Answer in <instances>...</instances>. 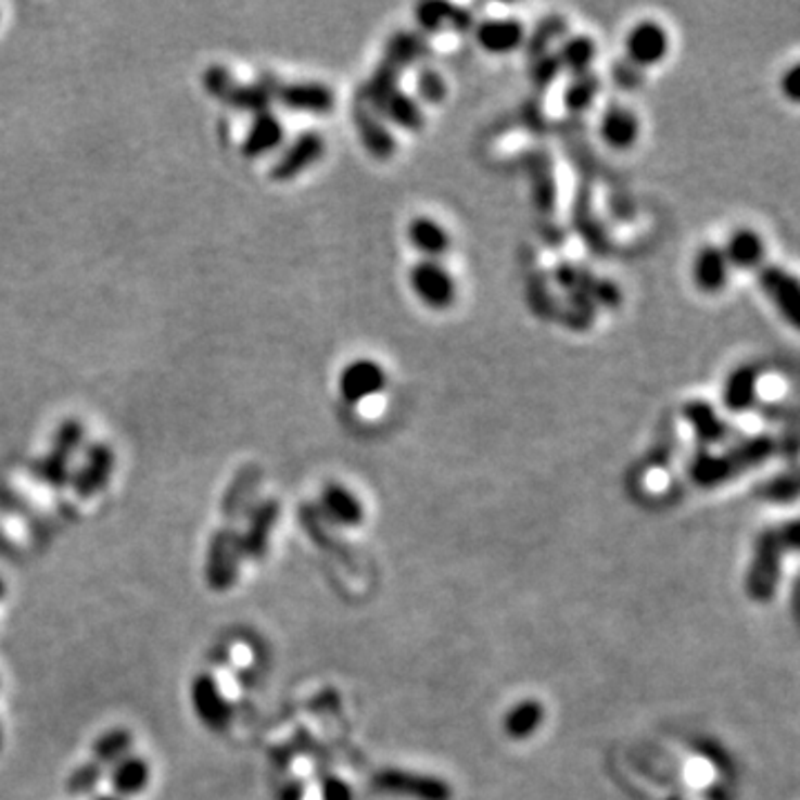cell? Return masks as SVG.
<instances>
[{"instance_id":"obj_17","label":"cell","mask_w":800,"mask_h":800,"mask_svg":"<svg viewBox=\"0 0 800 800\" xmlns=\"http://www.w3.org/2000/svg\"><path fill=\"white\" fill-rule=\"evenodd\" d=\"M292 105L296 110H303V112H312V114H327L332 112L334 107V91L325 87V85H299V87H292Z\"/></svg>"},{"instance_id":"obj_3","label":"cell","mask_w":800,"mask_h":800,"mask_svg":"<svg viewBox=\"0 0 800 800\" xmlns=\"http://www.w3.org/2000/svg\"><path fill=\"white\" fill-rule=\"evenodd\" d=\"M757 282L780 318L800 332V278L776 263H763L757 269Z\"/></svg>"},{"instance_id":"obj_16","label":"cell","mask_w":800,"mask_h":800,"mask_svg":"<svg viewBox=\"0 0 800 800\" xmlns=\"http://www.w3.org/2000/svg\"><path fill=\"white\" fill-rule=\"evenodd\" d=\"M131 745H134V738L127 729L105 732L97 740V745H93V763H99L101 767H114L118 761L129 757Z\"/></svg>"},{"instance_id":"obj_14","label":"cell","mask_w":800,"mask_h":800,"mask_svg":"<svg viewBox=\"0 0 800 800\" xmlns=\"http://www.w3.org/2000/svg\"><path fill=\"white\" fill-rule=\"evenodd\" d=\"M152 778V770L150 763L140 757H125L123 761H118L112 772H110V783L116 796L120 798H131L138 796L140 791H145Z\"/></svg>"},{"instance_id":"obj_12","label":"cell","mask_w":800,"mask_h":800,"mask_svg":"<svg viewBox=\"0 0 800 800\" xmlns=\"http://www.w3.org/2000/svg\"><path fill=\"white\" fill-rule=\"evenodd\" d=\"M729 267L742 271H757L765 263V241L754 229H736L723 247Z\"/></svg>"},{"instance_id":"obj_19","label":"cell","mask_w":800,"mask_h":800,"mask_svg":"<svg viewBox=\"0 0 800 800\" xmlns=\"http://www.w3.org/2000/svg\"><path fill=\"white\" fill-rule=\"evenodd\" d=\"M598 89H600V82L592 72L583 76H574L568 91H564V107H568L570 112H585L587 107H592L594 99L598 97Z\"/></svg>"},{"instance_id":"obj_2","label":"cell","mask_w":800,"mask_h":800,"mask_svg":"<svg viewBox=\"0 0 800 800\" xmlns=\"http://www.w3.org/2000/svg\"><path fill=\"white\" fill-rule=\"evenodd\" d=\"M407 280L411 294L422 307L432 312H447L458 299V282L441 261H416L407 274Z\"/></svg>"},{"instance_id":"obj_15","label":"cell","mask_w":800,"mask_h":800,"mask_svg":"<svg viewBox=\"0 0 800 800\" xmlns=\"http://www.w3.org/2000/svg\"><path fill=\"white\" fill-rule=\"evenodd\" d=\"M596 56H598L596 40L587 34H576L562 42V47L556 54V61L560 67L570 69V74L583 76V74H589L592 65L596 63Z\"/></svg>"},{"instance_id":"obj_4","label":"cell","mask_w":800,"mask_h":800,"mask_svg":"<svg viewBox=\"0 0 800 800\" xmlns=\"http://www.w3.org/2000/svg\"><path fill=\"white\" fill-rule=\"evenodd\" d=\"M672 50V38L663 23L638 21L625 36V59L640 72L661 65Z\"/></svg>"},{"instance_id":"obj_25","label":"cell","mask_w":800,"mask_h":800,"mask_svg":"<svg viewBox=\"0 0 800 800\" xmlns=\"http://www.w3.org/2000/svg\"><path fill=\"white\" fill-rule=\"evenodd\" d=\"M778 91H780V97L787 103L800 105V61L793 63V65H789L783 72V76L778 80Z\"/></svg>"},{"instance_id":"obj_24","label":"cell","mask_w":800,"mask_h":800,"mask_svg":"<svg viewBox=\"0 0 800 800\" xmlns=\"http://www.w3.org/2000/svg\"><path fill=\"white\" fill-rule=\"evenodd\" d=\"M418 91H420V97L426 99V101L439 103L445 97V80L434 69H426V72H422L418 76Z\"/></svg>"},{"instance_id":"obj_9","label":"cell","mask_w":800,"mask_h":800,"mask_svg":"<svg viewBox=\"0 0 800 800\" xmlns=\"http://www.w3.org/2000/svg\"><path fill=\"white\" fill-rule=\"evenodd\" d=\"M759 385H761V369L751 363L738 365L725 376L723 383V405L732 414H745L759 401Z\"/></svg>"},{"instance_id":"obj_8","label":"cell","mask_w":800,"mask_h":800,"mask_svg":"<svg viewBox=\"0 0 800 800\" xmlns=\"http://www.w3.org/2000/svg\"><path fill=\"white\" fill-rule=\"evenodd\" d=\"M528 38L525 25L519 18H487L477 27V42L492 56H505L523 47Z\"/></svg>"},{"instance_id":"obj_11","label":"cell","mask_w":800,"mask_h":800,"mask_svg":"<svg viewBox=\"0 0 800 800\" xmlns=\"http://www.w3.org/2000/svg\"><path fill=\"white\" fill-rule=\"evenodd\" d=\"M192 702H194V710H196L199 719L207 727H212L216 732H220L223 727H227V723H229V708H227L225 698L220 696L218 685L207 674L199 676L192 683Z\"/></svg>"},{"instance_id":"obj_22","label":"cell","mask_w":800,"mask_h":800,"mask_svg":"<svg viewBox=\"0 0 800 800\" xmlns=\"http://www.w3.org/2000/svg\"><path fill=\"white\" fill-rule=\"evenodd\" d=\"M103 774H105V767H101L99 763H87L82 767H78L69 780H67V791L72 796H89L97 791V787L101 785L103 780Z\"/></svg>"},{"instance_id":"obj_29","label":"cell","mask_w":800,"mask_h":800,"mask_svg":"<svg viewBox=\"0 0 800 800\" xmlns=\"http://www.w3.org/2000/svg\"><path fill=\"white\" fill-rule=\"evenodd\" d=\"M5 596V583H3V579H0V598H3Z\"/></svg>"},{"instance_id":"obj_1","label":"cell","mask_w":800,"mask_h":800,"mask_svg":"<svg viewBox=\"0 0 800 800\" xmlns=\"http://www.w3.org/2000/svg\"><path fill=\"white\" fill-rule=\"evenodd\" d=\"M774 447L776 445L770 436H754L738 443L736 447H732L721 456L714 454L702 456L694 462V479L704 487L725 483L727 479L738 477L747 472V469L767 460L774 454Z\"/></svg>"},{"instance_id":"obj_23","label":"cell","mask_w":800,"mask_h":800,"mask_svg":"<svg viewBox=\"0 0 800 800\" xmlns=\"http://www.w3.org/2000/svg\"><path fill=\"white\" fill-rule=\"evenodd\" d=\"M388 114L394 123H398L405 129H418L422 125V112L418 110V105L409 97H403V93L398 91H392Z\"/></svg>"},{"instance_id":"obj_18","label":"cell","mask_w":800,"mask_h":800,"mask_svg":"<svg viewBox=\"0 0 800 800\" xmlns=\"http://www.w3.org/2000/svg\"><path fill=\"white\" fill-rule=\"evenodd\" d=\"M322 152H325V140L320 136H316V134L301 136L296 140V145H294L290 158L282 163L280 174L290 176V174H296V172L309 167L314 161H318L322 156Z\"/></svg>"},{"instance_id":"obj_13","label":"cell","mask_w":800,"mask_h":800,"mask_svg":"<svg viewBox=\"0 0 800 800\" xmlns=\"http://www.w3.org/2000/svg\"><path fill=\"white\" fill-rule=\"evenodd\" d=\"M683 418L700 443H721L727 436V426L721 414L708 401H689L683 405Z\"/></svg>"},{"instance_id":"obj_27","label":"cell","mask_w":800,"mask_h":800,"mask_svg":"<svg viewBox=\"0 0 800 800\" xmlns=\"http://www.w3.org/2000/svg\"><path fill=\"white\" fill-rule=\"evenodd\" d=\"M614 80L623 87V89H634L643 82V72L638 67H634L632 63L625 61V65H614Z\"/></svg>"},{"instance_id":"obj_26","label":"cell","mask_w":800,"mask_h":800,"mask_svg":"<svg viewBox=\"0 0 800 800\" xmlns=\"http://www.w3.org/2000/svg\"><path fill=\"white\" fill-rule=\"evenodd\" d=\"M447 12H449V8L439 5V3H430V5H420L416 10V16H418V23L426 27L428 31H436L449 21Z\"/></svg>"},{"instance_id":"obj_7","label":"cell","mask_w":800,"mask_h":800,"mask_svg":"<svg viewBox=\"0 0 800 800\" xmlns=\"http://www.w3.org/2000/svg\"><path fill=\"white\" fill-rule=\"evenodd\" d=\"M729 276H732V267H729V261L723 247L704 245L702 250L696 252L691 261V280L698 292L708 294V296L721 294L727 288Z\"/></svg>"},{"instance_id":"obj_10","label":"cell","mask_w":800,"mask_h":800,"mask_svg":"<svg viewBox=\"0 0 800 800\" xmlns=\"http://www.w3.org/2000/svg\"><path fill=\"white\" fill-rule=\"evenodd\" d=\"M407 239L422 258L430 261H441L452 247L447 227L432 216H416L407 225Z\"/></svg>"},{"instance_id":"obj_6","label":"cell","mask_w":800,"mask_h":800,"mask_svg":"<svg viewBox=\"0 0 800 800\" xmlns=\"http://www.w3.org/2000/svg\"><path fill=\"white\" fill-rule=\"evenodd\" d=\"M600 140L614 152H630L640 138V120L627 105H609L598 123Z\"/></svg>"},{"instance_id":"obj_5","label":"cell","mask_w":800,"mask_h":800,"mask_svg":"<svg viewBox=\"0 0 800 800\" xmlns=\"http://www.w3.org/2000/svg\"><path fill=\"white\" fill-rule=\"evenodd\" d=\"M388 388V369L373 358H354L339 373V394L347 405H360Z\"/></svg>"},{"instance_id":"obj_28","label":"cell","mask_w":800,"mask_h":800,"mask_svg":"<svg viewBox=\"0 0 800 800\" xmlns=\"http://www.w3.org/2000/svg\"><path fill=\"white\" fill-rule=\"evenodd\" d=\"M93 800H125V798H120L116 793H101V796H97Z\"/></svg>"},{"instance_id":"obj_20","label":"cell","mask_w":800,"mask_h":800,"mask_svg":"<svg viewBox=\"0 0 800 800\" xmlns=\"http://www.w3.org/2000/svg\"><path fill=\"white\" fill-rule=\"evenodd\" d=\"M282 138V127L278 123V118L274 116H263L256 120L250 138H247V150L252 154H261V152H269L274 150Z\"/></svg>"},{"instance_id":"obj_21","label":"cell","mask_w":800,"mask_h":800,"mask_svg":"<svg viewBox=\"0 0 800 800\" xmlns=\"http://www.w3.org/2000/svg\"><path fill=\"white\" fill-rule=\"evenodd\" d=\"M325 507L332 511L334 516H339L341 521H358L360 516V505L354 498L352 492H347L343 485H332L325 490Z\"/></svg>"}]
</instances>
